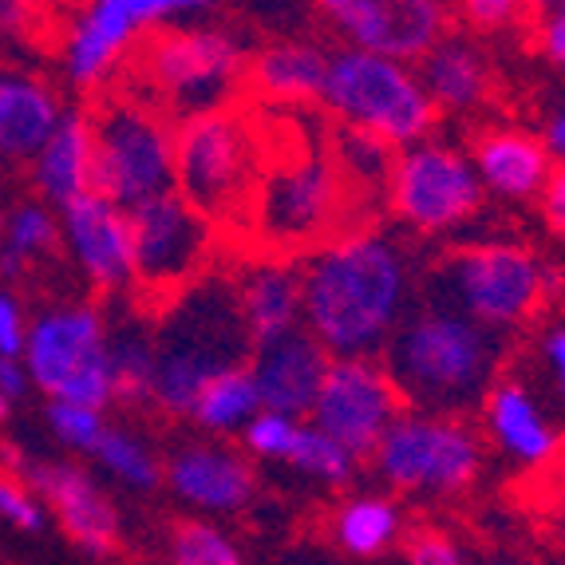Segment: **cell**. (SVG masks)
Segmentation results:
<instances>
[{
	"label": "cell",
	"mask_w": 565,
	"mask_h": 565,
	"mask_svg": "<svg viewBox=\"0 0 565 565\" xmlns=\"http://www.w3.org/2000/svg\"><path fill=\"white\" fill-rule=\"evenodd\" d=\"M412 305V257L380 230L337 237L301 262L305 332L332 360H380Z\"/></svg>",
	"instance_id": "obj_1"
},
{
	"label": "cell",
	"mask_w": 565,
	"mask_h": 565,
	"mask_svg": "<svg viewBox=\"0 0 565 565\" xmlns=\"http://www.w3.org/2000/svg\"><path fill=\"white\" fill-rule=\"evenodd\" d=\"M380 364L412 412L462 419V412L482 404L494 387L502 332L482 329L444 305L415 301L380 352Z\"/></svg>",
	"instance_id": "obj_2"
},
{
	"label": "cell",
	"mask_w": 565,
	"mask_h": 565,
	"mask_svg": "<svg viewBox=\"0 0 565 565\" xmlns=\"http://www.w3.org/2000/svg\"><path fill=\"white\" fill-rule=\"evenodd\" d=\"M154 407L190 419L202 387L237 364H249L254 344L242 324L237 292L230 281L202 277L154 321Z\"/></svg>",
	"instance_id": "obj_3"
},
{
	"label": "cell",
	"mask_w": 565,
	"mask_h": 565,
	"mask_svg": "<svg viewBox=\"0 0 565 565\" xmlns=\"http://www.w3.org/2000/svg\"><path fill=\"white\" fill-rule=\"evenodd\" d=\"M262 179V142L254 119L237 107H217L179 119L174 127V194L210 226L249 222Z\"/></svg>",
	"instance_id": "obj_4"
},
{
	"label": "cell",
	"mask_w": 565,
	"mask_h": 565,
	"mask_svg": "<svg viewBox=\"0 0 565 565\" xmlns=\"http://www.w3.org/2000/svg\"><path fill=\"white\" fill-rule=\"evenodd\" d=\"M349 190L332 167L329 147H305L289 159L262 151L249 230L269 254H301L349 237Z\"/></svg>",
	"instance_id": "obj_5"
},
{
	"label": "cell",
	"mask_w": 565,
	"mask_h": 565,
	"mask_svg": "<svg viewBox=\"0 0 565 565\" xmlns=\"http://www.w3.org/2000/svg\"><path fill=\"white\" fill-rule=\"evenodd\" d=\"M92 119V194L131 214L174 190V127L159 107L111 95Z\"/></svg>",
	"instance_id": "obj_6"
},
{
	"label": "cell",
	"mask_w": 565,
	"mask_h": 565,
	"mask_svg": "<svg viewBox=\"0 0 565 565\" xmlns=\"http://www.w3.org/2000/svg\"><path fill=\"white\" fill-rule=\"evenodd\" d=\"M321 107L344 127L376 135L387 147H415L435 131L439 107L424 92L419 76L407 64L367 56L356 47L332 52Z\"/></svg>",
	"instance_id": "obj_7"
},
{
	"label": "cell",
	"mask_w": 565,
	"mask_h": 565,
	"mask_svg": "<svg viewBox=\"0 0 565 565\" xmlns=\"http://www.w3.org/2000/svg\"><path fill=\"white\" fill-rule=\"evenodd\" d=\"M542 269L546 265L522 245H462L424 281V301L462 312L490 332H507L546 301Z\"/></svg>",
	"instance_id": "obj_8"
},
{
	"label": "cell",
	"mask_w": 565,
	"mask_h": 565,
	"mask_svg": "<svg viewBox=\"0 0 565 565\" xmlns=\"http://www.w3.org/2000/svg\"><path fill=\"white\" fill-rule=\"evenodd\" d=\"M139 67L179 119L226 107L237 79H245L249 52L226 29L170 24L139 40Z\"/></svg>",
	"instance_id": "obj_9"
},
{
	"label": "cell",
	"mask_w": 565,
	"mask_h": 565,
	"mask_svg": "<svg viewBox=\"0 0 565 565\" xmlns=\"http://www.w3.org/2000/svg\"><path fill=\"white\" fill-rule=\"evenodd\" d=\"M376 475L399 494H459L482 471V444L455 415L404 412L372 455Z\"/></svg>",
	"instance_id": "obj_10"
},
{
	"label": "cell",
	"mask_w": 565,
	"mask_h": 565,
	"mask_svg": "<svg viewBox=\"0 0 565 565\" xmlns=\"http://www.w3.org/2000/svg\"><path fill=\"white\" fill-rule=\"evenodd\" d=\"M135 285L142 301L167 309L206 277V262L214 254V226L199 210L182 202L174 190L142 202L131 214Z\"/></svg>",
	"instance_id": "obj_11"
},
{
	"label": "cell",
	"mask_w": 565,
	"mask_h": 565,
	"mask_svg": "<svg viewBox=\"0 0 565 565\" xmlns=\"http://www.w3.org/2000/svg\"><path fill=\"white\" fill-rule=\"evenodd\" d=\"M482 182L475 162L451 142L424 139L396 154L387 202L404 226L419 234H447L482 210Z\"/></svg>",
	"instance_id": "obj_12"
},
{
	"label": "cell",
	"mask_w": 565,
	"mask_h": 565,
	"mask_svg": "<svg viewBox=\"0 0 565 565\" xmlns=\"http://www.w3.org/2000/svg\"><path fill=\"white\" fill-rule=\"evenodd\" d=\"M210 12L206 0H95L72 20L64 40V72L79 92L99 87L142 36Z\"/></svg>",
	"instance_id": "obj_13"
},
{
	"label": "cell",
	"mask_w": 565,
	"mask_h": 565,
	"mask_svg": "<svg viewBox=\"0 0 565 565\" xmlns=\"http://www.w3.org/2000/svg\"><path fill=\"white\" fill-rule=\"evenodd\" d=\"M404 415L396 384L380 360H332L321 396L312 404V427L340 444L356 462L372 459L384 431Z\"/></svg>",
	"instance_id": "obj_14"
},
{
	"label": "cell",
	"mask_w": 565,
	"mask_h": 565,
	"mask_svg": "<svg viewBox=\"0 0 565 565\" xmlns=\"http://www.w3.org/2000/svg\"><path fill=\"white\" fill-rule=\"evenodd\" d=\"M4 459L12 462V475L44 502V510L56 514L64 534L87 557H111L119 550V537H122L119 507H115L111 494L79 462L29 459V455L12 451V447H4Z\"/></svg>",
	"instance_id": "obj_15"
},
{
	"label": "cell",
	"mask_w": 565,
	"mask_h": 565,
	"mask_svg": "<svg viewBox=\"0 0 565 565\" xmlns=\"http://www.w3.org/2000/svg\"><path fill=\"white\" fill-rule=\"evenodd\" d=\"M321 17L349 47L396 64H419L451 29V9L435 0H324Z\"/></svg>",
	"instance_id": "obj_16"
},
{
	"label": "cell",
	"mask_w": 565,
	"mask_h": 565,
	"mask_svg": "<svg viewBox=\"0 0 565 565\" xmlns=\"http://www.w3.org/2000/svg\"><path fill=\"white\" fill-rule=\"evenodd\" d=\"M20 364L47 399H60L79 376L107 364V317L99 305L76 301L40 312L24 340Z\"/></svg>",
	"instance_id": "obj_17"
},
{
	"label": "cell",
	"mask_w": 565,
	"mask_h": 565,
	"mask_svg": "<svg viewBox=\"0 0 565 565\" xmlns=\"http://www.w3.org/2000/svg\"><path fill=\"white\" fill-rule=\"evenodd\" d=\"M60 234H64L67 254L76 257L92 289L122 292L135 285V249L127 210L111 206L99 194H84V199L67 202L60 210Z\"/></svg>",
	"instance_id": "obj_18"
},
{
	"label": "cell",
	"mask_w": 565,
	"mask_h": 565,
	"mask_svg": "<svg viewBox=\"0 0 565 565\" xmlns=\"http://www.w3.org/2000/svg\"><path fill=\"white\" fill-rule=\"evenodd\" d=\"M162 482L186 507L206 514H237L254 502L257 471L226 444H186L162 462Z\"/></svg>",
	"instance_id": "obj_19"
},
{
	"label": "cell",
	"mask_w": 565,
	"mask_h": 565,
	"mask_svg": "<svg viewBox=\"0 0 565 565\" xmlns=\"http://www.w3.org/2000/svg\"><path fill=\"white\" fill-rule=\"evenodd\" d=\"M329 367L332 356L305 329L257 349L249 356V372H254L257 396H262V412L289 415V419L312 415Z\"/></svg>",
	"instance_id": "obj_20"
},
{
	"label": "cell",
	"mask_w": 565,
	"mask_h": 565,
	"mask_svg": "<svg viewBox=\"0 0 565 565\" xmlns=\"http://www.w3.org/2000/svg\"><path fill=\"white\" fill-rule=\"evenodd\" d=\"M67 107L56 87L24 67L0 64V162L32 167Z\"/></svg>",
	"instance_id": "obj_21"
},
{
	"label": "cell",
	"mask_w": 565,
	"mask_h": 565,
	"mask_svg": "<svg viewBox=\"0 0 565 565\" xmlns=\"http://www.w3.org/2000/svg\"><path fill=\"white\" fill-rule=\"evenodd\" d=\"M242 324L249 332V344L265 349L289 332L305 329L301 317V265H289L281 257H265L249 265L234 281Z\"/></svg>",
	"instance_id": "obj_22"
},
{
	"label": "cell",
	"mask_w": 565,
	"mask_h": 565,
	"mask_svg": "<svg viewBox=\"0 0 565 565\" xmlns=\"http://www.w3.org/2000/svg\"><path fill=\"white\" fill-rule=\"evenodd\" d=\"M332 52L317 40H274L245 64V84L269 104H321Z\"/></svg>",
	"instance_id": "obj_23"
},
{
	"label": "cell",
	"mask_w": 565,
	"mask_h": 565,
	"mask_svg": "<svg viewBox=\"0 0 565 565\" xmlns=\"http://www.w3.org/2000/svg\"><path fill=\"white\" fill-rule=\"evenodd\" d=\"M475 170L482 190L499 199H537L554 174V159L534 135L494 127L475 139Z\"/></svg>",
	"instance_id": "obj_24"
},
{
	"label": "cell",
	"mask_w": 565,
	"mask_h": 565,
	"mask_svg": "<svg viewBox=\"0 0 565 565\" xmlns=\"http://www.w3.org/2000/svg\"><path fill=\"white\" fill-rule=\"evenodd\" d=\"M482 407H487V427L494 435V444L519 462L542 467L562 451V431L550 424L546 412L537 407V399L519 380H494Z\"/></svg>",
	"instance_id": "obj_25"
},
{
	"label": "cell",
	"mask_w": 565,
	"mask_h": 565,
	"mask_svg": "<svg viewBox=\"0 0 565 565\" xmlns=\"http://www.w3.org/2000/svg\"><path fill=\"white\" fill-rule=\"evenodd\" d=\"M32 182L40 190V202L56 210L92 194V119L87 111L67 107L40 159L32 162Z\"/></svg>",
	"instance_id": "obj_26"
},
{
	"label": "cell",
	"mask_w": 565,
	"mask_h": 565,
	"mask_svg": "<svg viewBox=\"0 0 565 565\" xmlns=\"http://www.w3.org/2000/svg\"><path fill=\"white\" fill-rule=\"evenodd\" d=\"M419 84L431 95L435 107L447 111H475L490 95L487 52L462 32H447L439 44L419 60Z\"/></svg>",
	"instance_id": "obj_27"
},
{
	"label": "cell",
	"mask_w": 565,
	"mask_h": 565,
	"mask_svg": "<svg viewBox=\"0 0 565 565\" xmlns=\"http://www.w3.org/2000/svg\"><path fill=\"white\" fill-rule=\"evenodd\" d=\"M107 364H111L115 404H154V324L127 317L122 324H107Z\"/></svg>",
	"instance_id": "obj_28"
},
{
	"label": "cell",
	"mask_w": 565,
	"mask_h": 565,
	"mask_svg": "<svg viewBox=\"0 0 565 565\" xmlns=\"http://www.w3.org/2000/svg\"><path fill=\"white\" fill-rule=\"evenodd\" d=\"M60 242V217L47 202H17L0 222V281H24L40 257L56 254Z\"/></svg>",
	"instance_id": "obj_29"
},
{
	"label": "cell",
	"mask_w": 565,
	"mask_h": 565,
	"mask_svg": "<svg viewBox=\"0 0 565 565\" xmlns=\"http://www.w3.org/2000/svg\"><path fill=\"white\" fill-rule=\"evenodd\" d=\"M404 534L399 507L384 494H356V499L340 502L332 514V542L352 557H380L396 546Z\"/></svg>",
	"instance_id": "obj_30"
},
{
	"label": "cell",
	"mask_w": 565,
	"mask_h": 565,
	"mask_svg": "<svg viewBox=\"0 0 565 565\" xmlns=\"http://www.w3.org/2000/svg\"><path fill=\"white\" fill-rule=\"evenodd\" d=\"M329 154L349 194L352 190L387 194V182H392V170H396V147H387L384 139L360 131V127L337 122L329 131Z\"/></svg>",
	"instance_id": "obj_31"
},
{
	"label": "cell",
	"mask_w": 565,
	"mask_h": 565,
	"mask_svg": "<svg viewBox=\"0 0 565 565\" xmlns=\"http://www.w3.org/2000/svg\"><path fill=\"white\" fill-rule=\"evenodd\" d=\"M257 412H262V396H257L254 372H249V364H237L202 387V396H199V404H194L190 419H194L202 431L242 435V427L249 424Z\"/></svg>",
	"instance_id": "obj_32"
},
{
	"label": "cell",
	"mask_w": 565,
	"mask_h": 565,
	"mask_svg": "<svg viewBox=\"0 0 565 565\" xmlns=\"http://www.w3.org/2000/svg\"><path fill=\"white\" fill-rule=\"evenodd\" d=\"M92 459L99 462L107 475H115V479L127 482V487H135V490H154L162 482V467L151 455V447L142 444L135 431H127V427L107 424L104 439L95 444Z\"/></svg>",
	"instance_id": "obj_33"
},
{
	"label": "cell",
	"mask_w": 565,
	"mask_h": 565,
	"mask_svg": "<svg viewBox=\"0 0 565 565\" xmlns=\"http://www.w3.org/2000/svg\"><path fill=\"white\" fill-rule=\"evenodd\" d=\"M170 565H245V557L214 522L179 519L170 526Z\"/></svg>",
	"instance_id": "obj_34"
},
{
	"label": "cell",
	"mask_w": 565,
	"mask_h": 565,
	"mask_svg": "<svg viewBox=\"0 0 565 565\" xmlns=\"http://www.w3.org/2000/svg\"><path fill=\"white\" fill-rule=\"evenodd\" d=\"M285 462H289L297 475H305V479L329 482V487H344V482L356 475V459L340 444H332L324 431H317L312 424H301L297 444H292Z\"/></svg>",
	"instance_id": "obj_35"
},
{
	"label": "cell",
	"mask_w": 565,
	"mask_h": 565,
	"mask_svg": "<svg viewBox=\"0 0 565 565\" xmlns=\"http://www.w3.org/2000/svg\"><path fill=\"white\" fill-rule=\"evenodd\" d=\"M297 431H301V419H289V415L277 412H257L249 424L242 427V447L257 459H289L292 444H297Z\"/></svg>",
	"instance_id": "obj_36"
},
{
	"label": "cell",
	"mask_w": 565,
	"mask_h": 565,
	"mask_svg": "<svg viewBox=\"0 0 565 565\" xmlns=\"http://www.w3.org/2000/svg\"><path fill=\"white\" fill-rule=\"evenodd\" d=\"M47 427H52V435H56L64 447L92 455L95 444L104 439L107 419H104V412H87V407L56 404V399H52V404H47Z\"/></svg>",
	"instance_id": "obj_37"
},
{
	"label": "cell",
	"mask_w": 565,
	"mask_h": 565,
	"mask_svg": "<svg viewBox=\"0 0 565 565\" xmlns=\"http://www.w3.org/2000/svg\"><path fill=\"white\" fill-rule=\"evenodd\" d=\"M0 522H9L20 534H40L47 526L44 502L17 475H0Z\"/></svg>",
	"instance_id": "obj_38"
},
{
	"label": "cell",
	"mask_w": 565,
	"mask_h": 565,
	"mask_svg": "<svg viewBox=\"0 0 565 565\" xmlns=\"http://www.w3.org/2000/svg\"><path fill=\"white\" fill-rule=\"evenodd\" d=\"M404 557L407 565H467V557H462V550L455 546L451 537L431 526H419L407 534Z\"/></svg>",
	"instance_id": "obj_39"
},
{
	"label": "cell",
	"mask_w": 565,
	"mask_h": 565,
	"mask_svg": "<svg viewBox=\"0 0 565 565\" xmlns=\"http://www.w3.org/2000/svg\"><path fill=\"white\" fill-rule=\"evenodd\" d=\"M24 340H29V324H24V309L4 285H0V356L20 360L24 356Z\"/></svg>",
	"instance_id": "obj_40"
},
{
	"label": "cell",
	"mask_w": 565,
	"mask_h": 565,
	"mask_svg": "<svg viewBox=\"0 0 565 565\" xmlns=\"http://www.w3.org/2000/svg\"><path fill=\"white\" fill-rule=\"evenodd\" d=\"M519 4H510V0H467L459 4V17L479 32H499L510 29V20L519 17Z\"/></svg>",
	"instance_id": "obj_41"
},
{
	"label": "cell",
	"mask_w": 565,
	"mask_h": 565,
	"mask_svg": "<svg viewBox=\"0 0 565 565\" xmlns=\"http://www.w3.org/2000/svg\"><path fill=\"white\" fill-rule=\"evenodd\" d=\"M537 47L550 64H557L565 72V17L557 9H546L537 20Z\"/></svg>",
	"instance_id": "obj_42"
},
{
	"label": "cell",
	"mask_w": 565,
	"mask_h": 565,
	"mask_svg": "<svg viewBox=\"0 0 565 565\" xmlns=\"http://www.w3.org/2000/svg\"><path fill=\"white\" fill-rule=\"evenodd\" d=\"M542 217L554 234L565 237V167H554L546 190H542Z\"/></svg>",
	"instance_id": "obj_43"
},
{
	"label": "cell",
	"mask_w": 565,
	"mask_h": 565,
	"mask_svg": "<svg viewBox=\"0 0 565 565\" xmlns=\"http://www.w3.org/2000/svg\"><path fill=\"white\" fill-rule=\"evenodd\" d=\"M29 367L20 364V360H9V356H0V396L9 399V404H17V399L29 396Z\"/></svg>",
	"instance_id": "obj_44"
},
{
	"label": "cell",
	"mask_w": 565,
	"mask_h": 565,
	"mask_svg": "<svg viewBox=\"0 0 565 565\" xmlns=\"http://www.w3.org/2000/svg\"><path fill=\"white\" fill-rule=\"evenodd\" d=\"M32 29V9L17 0H0V40H12Z\"/></svg>",
	"instance_id": "obj_45"
},
{
	"label": "cell",
	"mask_w": 565,
	"mask_h": 565,
	"mask_svg": "<svg viewBox=\"0 0 565 565\" xmlns=\"http://www.w3.org/2000/svg\"><path fill=\"white\" fill-rule=\"evenodd\" d=\"M542 352H546V364H550V372H554L557 392H562V399H565V324H562V329L546 332V340H542Z\"/></svg>",
	"instance_id": "obj_46"
},
{
	"label": "cell",
	"mask_w": 565,
	"mask_h": 565,
	"mask_svg": "<svg viewBox=\"0 0 565 565\" xmlns=\"http://www.w3.org/2000/svg\"><path fill=\"white\" fill-rule=\"evenodd\" d=\"M542 147H546V154L557 167H565V107H557L546 119V127H542Z\"/></svg>",
	"instance_id": "obj_47"
},
{
	"label": "cell",
	"mask_w": 565,
	"mask_h": 565,
	"mask_svg": "<svg viewBox=\"0 0 565 565\" xmlns=\"http://www.w3.org/2000/svg\"><path fill=\"white\" fill-rule=\"evenodd\" d=\"M9 399H4V396H0V424H4V419H9Z\"/></svg>",
	"instance_id": "obj_48"
},
{
	"label": "cell",
	"mask_w": 565,
	"mask_h": 565,
	"mask_svg": "<svg viewBox=\"0 0 565 565\" xmlns=\"http://www.w3.org/2000/svg\"><path fill=\"white\" fill-rule=\"evenodd\" d=\"M554 9H557V12H562V17H565V0H562V4H554Z\"/></svg>",
	"instance_id": "obj_49"
}]
</instances>
